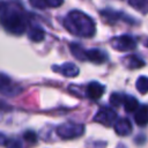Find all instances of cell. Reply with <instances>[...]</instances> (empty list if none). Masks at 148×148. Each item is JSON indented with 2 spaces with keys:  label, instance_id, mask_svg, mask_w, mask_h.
Segmentation results:
<instances>
[{
  "label": "cell",
  "instance_id": "cell-17",
  "mask_svg": "<svg viewBox=\"0 0 148 148\" xmlns=\"http://www.w3.org/2000/svg\"><path fill=\"white\" fill-rule=\"evenodd\" d=\"M102 16L106 20V21H109V22H114V21H117L118 18H119V16H120V14L119 13H117V12H113V10H103L102 12Z\"/></svg>",
  "mask_w": 148,
  "mask_h": 148
},
{
  "label": "cell",
  "instance_id": "cell-6",
  "mask_svg": "<svg viewBox=\"0 0 148 148\" xmlns=\"http://www.w3.org/2000/svg\"><path fill=\"white\" fill-rule=\"evenodd\" d=\"M113 127H114L116 133L120 136L128 135L132 132V124L127 118H120L116 120L113 124Z\"/></svg>",
  "mask_w": 148,
  "mask_h": 148
},
{
  "label": "cell",
  "instance_id": "cell-18",
  "mask_svg": "<svg viewBox=\"0 0 148 148\" xmlns=\"http://www.w3.org/2000/svg\"><path fill=\"white\" fill-rule=\"evenodd\" d=\"M123 99H124V95H121L119 92H113L110 96V103L113 106H119L123 103Z\"/></svg>",
  "mask_w": 148,
  "mask_h": 148
},
{
  "label": "cell",
  "instance_id": "cell-5",
  "mask_svg": "<svg viewBox=\"0 0 148 148\" xmlns=\"http://www.w3.org/2000/svg\"><path fill=\"white\" fill-rule=\"evenodd\" d=\"M94 119L104 126H112L117 120V112L109 106H103L97 111Z\"/></svg>",
  "mask_w": 148,
  "mask_h": 148
},
{
  "label": "cell",
  "instance_id": "cell-19",
  "mask_svg": "<svg viewBox=\"0 0 148 148\" xmlns=\"http://www.w3.org/2000/svg\"><path fill=\"white\" fill-rule=\"evenodd\" d=\"M23 139H24L27 142H29V143H35V142L37 141V135H36V133L32 132V131H27V132L23 134Z\"/></svg>",
  "mask_w": 148,
  "mask_h": 148
},
{
  "label": "cell",
  "instance_id": "cell-11",
  "mask_svg": "<svg viewBox=\"0 0 148 148\" xmlns=\"http://www.w3.org/2000/svg\"><path fill=\"white\" fill-rule=\"evenodd\" d=\"M124 62H125V65H126L128 68H131V69H136V68H141L142 66H145V61H143L142 59H140L139 57L133 56V54L126 57V58L124 59Z\"/></svg>",
  "mask_w": 148,
  "mask_h": 148
},
{
  "label": "cell",
  "instance_id": "cell-15",
  "mask_svg": "<svg viewBox=\"0 0 148 148\" xmlns=\"http://www.w3.org/2000/svg\"><path fill=\"white\" fill-rule=\"evenodd\" d=\"M69 47H71V52H72V54H73L76 59L86 60V56H84L86 50H84L81 45H79V44H76V43H72V44L69 45Z\"/></svg>",
  "mask_w": 148,
  "mask_h": 148
},
{
  "label": "cell",
  "instance_id": "cell-2",
  "mask_svg": "<svg viewBox=\"0 0 148 148\" xmlns=\"http://www.w3.org/2000/svg\"><path fill=\"white\" fill-rule=\"evenodd\" d=\"M0 22L2 27L10 34L21 35L25 31L27 20L24 14L14 6H5L0 9Z\"/></svg>",
  "mask_w": 148,
  "mask_h": 148
},
{
  "label": "cell",
  "instance_id": "cell-16",
  "mask_svg": "<svg viewBox=\"0 0 148 148\" xmlns=\"http://www.w3.org/2000/svg\"><path fill=\"white\" fill-rule=\"evenodd\" d=\"M136 89L140 94L148 92V77L147 76H140L136 80Z\"/></svg>",
  "mask_w": 148,
  "mask_h": 148
},
{
  "label": "cell",
  "instance_id": "cell-10",
  "mask_svg": "<svg viewBox=\"0 0 148 148\" xmlns=\"http://www.w3.org/2000/svg\"><path fill=\"white\" fill-rule=\"evenodd\" d=\"M135 123L139 126H145L148 124V105H142L135 110L134 114Z\"/></svg>",
  "mask_w": 148,
  "mask_h": 148
},
{
  "label": "cell",
  "instance_id": "cell-22",
  "mask_svg": "<svg viewBox=\"0 0 148 148\" xmlns=\"http://www.w3.org/2000/svg\"><path fill=\"white\" fill-rule=\"evenodd\" d=\"M47 7H59L64 3V0H46Z\"/></svg>",
  "mask_w": 148,
  "mask_h": 148
},
{
  "label": "cell",
  "instance_id": "cell-12",
  "mask_svg": "<svg viewBox=\"0 0 148 148\" xmlns=\"http://www.w3.org/2000/svg\"><path fill=\"white\" fill-rule=\"evenodd\" d=\"M28 37H29L30 40L38 43V42H42V40L44 39V37H45V31H44L42 28H39V27H34V28H31V29L29 30Z\"/></svg>",
  "mask_w": 148,
  "mask_h": 148
},
{
  "label": "cell",
  "instance_id": "cell-3",
  "mask_svg": "<svg viewBox=\"0 0 148 148\" xmlns=\"http://www.w3.org/2000/svg\"><path fill=\"white\" fill-rule=\"evenodd\" d=\"M84 132V126L76 123H65L57 127V134L62 139H73L82 135Z\"/></svg>",
  "mask_w": 148,
  "mask_h": 148
},
{
  "label": "cell",
  "instance_id": "cell-21",
  "mask_svg": "<svg viewBox=\"0 0 148 148\" xmlns=\"http://www.w3.org/2000/svg\"><path fill=\"white\" fill-rule=\"evenodd\" d=\"M5 145L7 146V148H21V143L16 140H7Z\"/></svg>",
  "mask_w": 148,
  "mask_h": 148
},
{
  "label": "cell",
  "instance_id": "cell-7",
  "mask_svg": "<svg viewBox=\"0 0 148 148\" xmlns=\"http://www.w3.org/2000/svg\"><path fill=\"white\" fill-rule=\"evenodd\" d=\"M84 56H86V60H89V61L95 62V64H103L108 59L106 53L103 52L102 50H98V49L86 50Z\"/></svg>",
  "mask_w": 148,
  "mask_h": 148
},
{
  "label": "cell",
  "instance_id": "cell-13",
  "mask_svg": "<svg viewBox=\"0 0 148 148\" xmlns=\"http://www.w3.org/2000/svg\"><path fill=\"white\" fill-rule=\"evenodd\" d=\"M123 103H124V108H125V110L127 112H133L139 108L138 99L135 97H133V96H130V95H125L124 96Z\"/></svg>",
  "mask_w": 148,
  "mask_h": 148
},
{
  "label": "cell",
  "instance_id": "cell-24",
  "mask_svg": "<svg viewBox=\"0 0 148 148\" xmlns=\"http://www.w3.org/2000/svg\"><path fill=\"white\" fill-rule=\"evenodd\" d=\"M146 45H147V46H148V42H147V43H146Z\"/></svg>",
  "mask_w": 148,
  "mask_h": 148
},
{
  "label": "cell",
  "instance_id": "cell-20",
  "mask_svg": "<svg viewBox=\"0 0 148 148\" xmlns=\"http://www.w3.org/2000/svg\"><path fill=\"white\" fill-rule=\"evenodd\" d=\"M30 5L37 9H44L47 7V2L46 0H29Z\"/></svg>",
  "mask_w": 148,
  "mask_h": 148
},
{
  "label": "cell",
  "instance_id": "cell-9",
  "mask_svg": "<svg viewBox=\"0 0 148 148\" xmlns=\"http://www.w3.org/2000/svg\"><path fill=\"white\" fill-rule=\"evenodd\" d=\"M104 90H105V87L103 84H101L99 82L92 81L87 86V96L91 99H97L104 94Z\"/></svg>",
  "mask_w": 148,
  "mask_h": 148
},
{
  "label": "cell",
  "instance_id": "cell-4",
  "mask_svg": "<svg viewBox=\"0 0 148 148\" xmlns=\"http://www.w3.org/2000/svg\"><path fill=\"white\" fill-rule=\"evenodd\" d=\"M111 46L120 52L131 51L136 47V40L130 35H121L111 39Z\"/></svg>",
  "mask_w": 148,
  "mask_h": 148
},
{
  "label": "cell",
  "instance_id": "cell-23",
  "mask_svg": "<svg viewBox=\"0 0 148 148\" xmlns=\"http://www.w3.org/2000/svg\"><path fill=\"white\" fill-rule=\"evenodd\" d=\"M6 141H7V138L2 134V133H0V145L2 146V145H5L6 143Z\"/></svg>",
  "mask_w": 148,
  "mask_h": 148
},
{
  "label": "cell",
  "instance_id": "cell-14",
  "mask_svg": "<svg viewBox=\"0 0 148 148\" xmlns=\"http://www.w3.org/2000/svg\"><path fill=\"white\" fill-rule=\"evenodd\" d=\"M128 3L138 12L148 14V0H128Z\"/></svg>",
  "mask_w": 148,
  "mask_h": 148
},
{
  "label": "cell",
  "instance_id": "cell-8",
  "mask_svg": "<svg viewBox=\"0 0 148 148\" xmlns=\"http://www.w3.org/2000/svg\"><path fill=\"white\" fill-rule=\"evenodd\" d=\"M53 71L60 72L64 76H67V77H75L76 75H79V68L73 62H66V64H64L59 67L54 66Z\"/></svg>",
  "mask_w": 148,
  "mask_h": 148
},
{
  "label": "cell",
  "instance_id": "cell-1",
  "mask_svg": "<svg viewBox=\"0 0 148 148\" xmlns=\"http://www.w3.org/2000/svg\"><path fill=\"white\" fill-rule=\"evenodd\" d=\"M64 27L73 35L80 37H92L96 32L94 20L81 10H72L64 20Z\"/></svg>",
  "mask_w": 148,
  "mask_h": 148
}]
</instances>
